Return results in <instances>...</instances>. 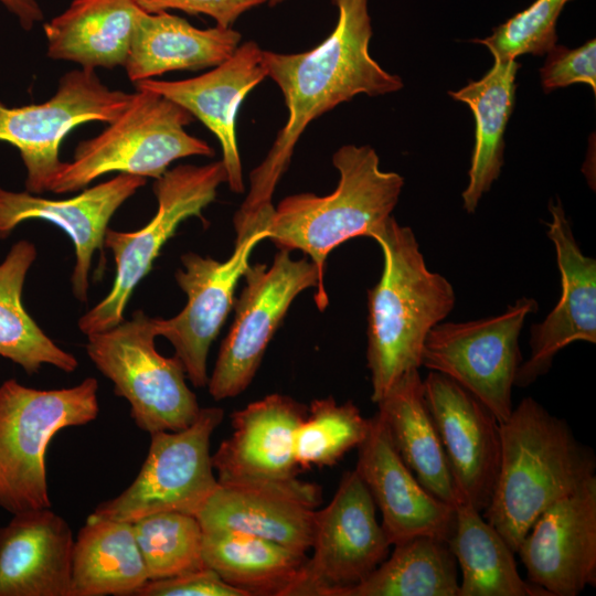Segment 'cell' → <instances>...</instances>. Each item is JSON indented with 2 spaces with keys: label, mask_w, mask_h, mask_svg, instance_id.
<instances>
[{
  "label": "cell",
  "mask_w": 596,
  "mask_h": 596,
  "mask_svg": "<svg viewBox=\"0 0 596 596\" xmlns=\"http://www.w3.org/2000/svg\"><path fill=\"white\" fill-rule=\"evenodd\" d=\"M147 13L180 10L189 14L211 17L216 25L232 28L233 23L246 11L260 6L267 0H134Z\"/></svg>",
  "instance_id": "obj_38"
},
{
  "label": "cell",
  "mask_w": 596,
  "mask_h": 596,
  "mask_svg": "<svg viewBox=\"0 0 596 596\" xmlns=\"http://www.w3.org/2000/svg\"><path fill=\"white\" fill-rule=\"evenodd\" d=\"M373 240L384 258L382 276L368 291L366 360L376 403L403 374L422 366L425 339L456 297L451 284L427 268L409 227L390 216Z\"/></svg>",
  "instance_id": "obj_3"
},
{
  "label": "cell",
  "mask_w": 596,
  "mask_h": 596,
  "mask_svg": "<svg viewBox=\"0 0 596 596\" xmlns=\"http://www.w3.org/2000/svg\"><path fill=\"white\" fill-rule=\"evenodd\" d=\"M517 553L528 581L549 596H576L596 584V476L545 509Z\"/></svg>",
  "instance_id": "obj_16"
},
{
  "label": "cell",
  "mask_w": 596,
  "mask_h": 596,
  "mask_svg": "<svg viewBox=\"0 0 596 596\" xmlns=\"http://www.w3.org/2000/svg\"><path fill=\"white\" fill-rule=\"evenodd\" d=\"M36 258L34 244L17 242L0 263V356L22 366L28 374L51 364L74 372L78 362L38 326L22 304L26 274Z\"/></svg>",
  "instance_id": "obj_31"
},
{
  "label": "cell",
  "mask_w": 596,
  "mask_h": 596,
  "mask_svg": "<svg viewBox=\"0 0 596 596\" xmlns=\"http://www.w3.org/2000/svg\"><path fill=\"white\" fill-rule=\"evenodd\" d=\"M226 171L221 161L203 166L179 164L155 179L158 210L150 222L135 232L107 228L104 246L111 251L116 274L108 295L78 320L86 334L106 331L124 320L129 298L152 268L161 248L191 216L203 220L202 211L212 203Z\"/></svg>",
  "instance_id": "obj_8"
},
{
  "label": "cell",
  "mask_w": 596,
  "mask_h": 596,
  "mask_svg": "<svg viewBox=\"0 0 596 596\" xmlns=\"http://www.w3.org/2000/svg\"><path fill=\"white\" fill-rule=\"evenodd\" d=\"M315 508L284 494L220 486L195 515L202 530L237 531L292 550L311 546Z\"/></svg>",
  "instance_id": "obj_26"
},
{
  "label": "cell",
  "mask_w": 596,
  "mask_h": 596,
  "mask_svg": "<svg viewBox=\"0 0 596 596\" xmlns=\"http://www.w3.org/2000/svg\"><path fill=\"white\" fill-rule=\"evenodd\" d=\"M206 566L246 596H288L308 560L307 552L237 531H203Z\"/></svg>",
  "instance_id": "obj_30"
},
{
  "label": "cell",
  "mask_w": 596,
  "mask_h": 596,
  "mask_svg": "<svg viewBox=\"0 0 596 596\" xmlns=\"http://www.w3.org/2000/svg\"><path fill=\"white\" fill-rule=\"evenodd\" d=\"M223 416L220 407H201L188 427L150 434L147 458L134 482L93 514L131 523L158 512L196 515L219 487L210 444Z\"/></svg>",
  "instance_id": "obj_10"
},
{
  "label": "cell",
  "mask_w": 596,
  "mask_h": 596,
  "mask_svg": "<svg viewBox=\"0 0 596 596\" xmlns=\"http://www.w3.org/2000/svg\"><path fill=\"white\" fill-rule=\"evenodd\" d=\"M141 11L134 0H72L43 25L46 54L82 68L124 67Z\"/></svg>",
  "instance_id": "obj_24"
},
{
  "label": "cell",
  "mask_w": 596,
  "mask_h": 596,
  "mask_svg": "<svg viewBox=\"0 0 596 596\" xmlns=\"http://www.w3.org/2000/svg\"><path fill=\"white\" fill-rule=\"evenodd\" d=\"M0 3L18 19L25 31L44 20L43 10L36 0H0Z\"/></svg>",
  "instance_id": "obj_39"
},
{
  "label": "cell",
  "mask_w": 596,
  "mask_h": 596,
  "mask_svg": "<svg viewBox=\"0 0 596 596\" xmlns=\"http://www.w3.org/2000/svg\"><path fill=\"white\" fill-rule=\"evenodd\" d=\"M98 382L38 390L9 379L0 385V507L14 514L50 508L47 447L61 429L94 421Z\"/></svg>",
  "instance_id": "obj_6"
},
{
  "label": "cell",
  "mask_w": 596,
  "mask_h": 596,
  "mask_svg": "<svg viewBox=\"0 0 596 596\" xmlns=\"http://www.w3.org/2000/svg\"><path fill=\"white\" fill-rule=\"evenodd\" d=\"M148 581L132 523L92 513L74 540L72 596H131Z\"/></svg>",
  "instance_id": "obj_29"
},
{
  "label": "cell",
  "mask_w": 596,
  "mask_h": 596,
  "mask_svg": "<svg viewBox=\"0 0 596 596\" xmlns=\"http://www.w3.org/2000/svg\"><path fill=\"white\" fill-rule=\"evenodd\" d=\"M340 179L333 192L285 198L267 215L264 231L278 249L301 251L324 287L326 260L336 247L359 236L373 238L397 204L404 179L380 169L370 146L345 145L332 156Z\"/></svg>",
  "instance_id": "obj_4"
},
{
  "label": "cell",
  "mask_w": 596,
  "mask_h": 596,
  "mask_svg": "<svg viewBox=\"0 0 596 596\" xmlns=\"http://www.w3.org/2000/svg\"><path fill=\"white\" fill-rule=\"evenodd\" d=\"M148 579H160L206 566L202 528L195 515L158 512L132 523Z\"/></svg>",
  "instance_id": "obj_34"
},
{
  "label": "cell",
  "mask_w": 596,
  "mask_h": 596,
  "mask_svg": "<svg viewBox=\"0 0 596 596\" xmlns=\"http://www.w3.org/2000/svg\"><path fill=\"white\" fill-rule=\"evenodd\" d=\"M391 546L369 489L355 469L347 471L331 501L315 511L312 554L288 596H340L370 575Z\"/></svg>",
  "instance_id": "obj_13"
},
{
  "label": "cell",
  "mask_w": 596,
  "mask_h": 596,
  "mask_svg": "<svg viewBox=\"0 0 596 596\" xmlns=\"http://www.w3.org/2000/svg\"><path fill=\"white\" fill-rule=\"evenodd\" d=\"M146 182L147 179L142 177L119 173L63 200L0 188V237H8L20 223L28 220L47 221L62 228L72 240L75 249L71 277L73 294L76 299L86 302L92 258L96 251L104 257L108 223L124 202Z\"/></svg>",
  "instance_id": "obj_18"
},
{
  "label": "cell",
  "mask_w": 596,
  "mask_h": 596,
  "mask_svg": "<svg viewBox=\"0 0 596 596\" xmlns=\"http://www.w3.org/2000/svg\"><path fill=\"white\" fill-rule=\"evenodd\" d=\"M425 400L457 488L480 512L500 464V423L471 393L438 372L423 380Z\"/></svg>",
  "instance_id": "obj_17"
},
{
  "label": "cell",
  "mask_w": 596,
  "mask_h": 596,
  "mask_svg": "<svg viewBox=\"0 0 596 596\" xmlns=\"http://www.w3.org/2000/svg\"><path fill=\"white\" fill-rule=\"evenodd\" d=\"M547 237L556 252L562 295L555 308L530 331V355L514 380L526 387L549 372L554 356L575 341L596 343V262L581 251L560 202H550Z\"/></svg>",
  "instance_id": "obj_19"
},
{
  "label": "cell",
  "mask_w": 596,
  "mask_h": 596,
  "mask_svg": "<svg viewBox=\"0 0 596 596\" xmlns=\"http://www.w3.org/2000/svg\"><path fill=\"white\" fill-rule=\"evenodd\" d=\"M454 508L447 544L461 574L458 596H549L520 576L515 552L461 492Z\"/></svg>",
  "instance_id": "obj_28"
},
{
  "label": "cell",
  "mask_w": 596,
  "mask_h": 596,
  "mask_svg": "<svg viewBox=\"0 0 596 596\" xmlns=\"http://www.w3.org/2000/svg\"><path fill=\"white\" fill-rule=\"evenodd\" d=\"M153 318L137 310L130 320L87 336L86 351L95 366L114 384L117 396L130 405L135 424L149 434L179 430L200 413L195 394L174 355H161Z\"/></svg>",
  "instance_id": "obj_7"
},
{
  "label": "cell",
  "mask_w": 596,
  "mask_h": 596,
  "mask_svg": "<svg viewBox=\"0 0 596 596\" xmlns=\"http://www.w3.org/2000/svg\"><path fill=\"white\" fill-rule=\"evenodd\" d=\"M281 1H285V0H267V2H269L272 6L277 4Z\"/></svg>",
  "instance_id": "obj_40"
},
{
  "label": "cell",
  "mask_w": 596,
  "mask_h": 596,
  "mask_svg": "<svg viewBox=\"0 0 596 596\" xmlns=\"http://www.w3.org/2000/svg\"><path fill=\"white\" fill-rule=\"evenodd\" d=\"M264 238L265 233L259 231L237 234L234 251L224 262L195 253L181 256L184 268L177 270L175 280L188 297L187 305L177 316L153 318V322L157 336L172 344L195 387L207 384L211 344L234 305V291L249 265V255Z\"/></svg>",
  "instance_id": "obj_15"
},
{
  "label": "cell",
  "mask_w": 596,
  "mask_h": 596,
  "mask_svg": "<svg viewBox=\"0 0 596 596\" xmlns=\"http://www.w3.org/2000/svg\"><path fill=\"white\" fill-rule=\"evenodd\" d=\"M131 95L110 89L95 70L81 67L65 73L54 95L41 104L8 107L0 102V141L19 150L26 169V191H47L62 163L61 142L71 130L91 121L111 123L126 109Z\"/></svg>",
  "instance_id": "obj_14"
},
{
  "label": "cell",
  "mask_w": 596,
  "mask_h": 596,
  "mask_svg": "<svg viewBox=\"0 0 596 596\" xmlns=\"http://www.w3.org/2000/svg\"><path fill=\"white\" fill-rule=\"evenodd\" d=\"M500 464L483 518L517 553L539 515L595 476L593 449L533 397L500 423Z\"/></svg>",
  "instance_id": "obj_2"
},
{
  "label": "cell",
  "mask_w": 596,
  "mask_h": 596,
  "mask_svg": "<svg viewBox=\"0 0 596 596\" xmlns=\"http://www.w3.org/2000/svg\"><path fill=\"white\" fill-rule=\"evenodd\" d=\"M571 0H535L525 10L493 29L485 39H476L488 47L494 60H515L519 55H543L556 45V22Z\"/></svg>",
  "instance_id": "obj_35"
},
{
  "label": "cell",
  "mask_w": 596,
  "mask_h": 596,
  "mask_svg": "<svg viewBox=\"0 0 596 596\" xmlns=\"http://www.w3.org/2000/svg\"><path fill=\"white\" fill-rule=\"evenodd\" d=\"M308 406L283 394H269L231 415L232 435L212 455L220 486L270 491L312 508L321 488L298 478L294 435Z\"/></svg>",
  "instance_id": "obj_12"
},
{
  "label": "cell",
  "mask_w": 596,
  "mask_h": 596,
  "mask_svg": "<svg viewBox=\"0 0 596 596\" xmlns=\"http://www.w3.org/2000/svg\"><path fill=\"white\" fill-rule=\"evenodd\" d=\"M240 42L241 34L232 28L199 29L169 12L141 11L124 68L136 84L171 71L215 67Z\"/></svg>",
  "instance_id": "obj_23"
},
{
  "label": "cell",
  "mask_w": 596,
  "mask_h": 596,
  "mask_svg": "<svg viewBox=\"0 0 596 596\" xmlns=\"http://www.w3.org/2000/svg\"><path fill=\"white\" fill-rule=\"evenodd\" d=\"M243 278L245 286L234 302L233 322L206 384L215 401L237 396L248 387L268 343L300 292L316 288L315 302L320 311L329 304L311 260L292 259L285 249H279L270 267L248 265Z\"/></svg>",
  "instance_id": "obj_9"
},
{
  "label": "cell",
  "mask_w": 596,
  "mask_h": 596,
  "mask_svg": "<svg viewBox=\"0 0 596 596\" xmlns=\"http://www.w3.org/2000/svg\"><path fill=\"white\" fill-rule=\"evenodd\" d=\"M533 298H519L498 316L467 322H439L427 334L422 366L451 379L498 419L512 412V387L522 362L519 337Z\"/></svg>",
  "instance_id": "obj_11"
},
{
  "label": "cell",
  "mask_w": 596,
  "mask_h": 596,
  "mask_svg": "<svg viewBox=\"0 0 596 596\" xmlns=\"http://www.w3.org/2000/svg\"><path fill=\"white\" fill-rule=\"evenodd\" d=\"M370 418L352 402L339 404L332 396L311 402L294 435V457L300 470L336 465L365 439Z\"/></svg>",
  "instance_id": "obj_33"
},
{
  "label": "cell",
  "mask_w": 596,
  "mask_h": 596,
  "mask_svg": "<svg viewBox=\"0 0 596 596\" xmlns=\"http://www.w3.org/2000/svg\"><path fill=\"white\" fill-rule=\"evenodd\" d=\"M73 546L50 508L14 513L0 528V596H72Z\"/></svg>",
  "instance_id": "obj_22"
},
{
  "label": "cell",
  "mask_w": 596,
  "mask_h": 596,
  "mask_svg": "<svg viewBox=\"0 0 596 596\" xmlns=\"http://www.w3.org/2000/svg\"><path fill=\"white\" fill-rule=\"evenodd\" d=\"M135 596H246L227 584L211 567L204 566L175 576L150 579Z\"/></svg>",
  "instance_id": "obj_37"
},
{
  "label": "cell",
  "mask_w": 596,
  "mask_h": 596,
  "mask_svg": "<svg viewBox=\"0 0 596 596\" xmlns=\"http://www.w3.org/2000/svg\"><path fill=\"white\" fill-rule=\"evenodd\" d=\"M376 404L397 453L419 483L454 507L460 492L428 409L418 369L403 374Z\"/></svg>",
  "instance_id": "obj_25"
},
{
  "label": "cell",
  "mask_w": 596,
  "mask_h": 596,
  "mask_svg": "<svg viewBox=\"0 0 596 596\" xmlns=\"http://www.w3.org/2000/svg\"><path fill=\"white\" fill-rule=\"evenodd\" d=\"M519 67L515 60H494L492 67L480 79L449 92L454 99L469 106L476 123L468 184L461 194L468 213L475 212L481 196L501 172L504 131L514 107Z\"/></svg>",
  "instance_id": "obj_27"
},
{
  "label": "cell",
  "mask_w": 596,
  "mask_h": 596,
  "mask_svg": "<svg viewBox=\"0 0 596 596\" xmlns=\"http://www.w3.org/2000/svg\"><path fill=\"white\" fill-rule=\"evenodd\" d=\"M193 118L164 96L137 88L115 120L97 136L81 141L72 161H62L47 191L76 192L109 172L158 179L175 160L212 157L211 146L185 130Z\"/></svg>",
  "instance_id": "obj_5"
},
{
  "label": "cell",
  "mask_w": 596,
  "mask_h": 596,
  "mask_svg": "<svg viewBox=\"0 0 596 596\" xmlns=\"http://www.w3.org/2000/svg\"><path fill=\"white\" fill-rule=\"evenodd\" d=\"M338 22L331 34L310 51L284 54L263 50L267 76L280 88L288 118L265 159L249 174V190L234 216V227L247 226L273 209L275 189L290 164L307 126L359 94L385 95L403 82L370 55L372 38L368 0H332Z\"/></svg>",
  "instance_id": "obj_1"
},
{
  "label": "cell",
  "mask_w": 596,
  "mask_h": 596,
  "mask_svg": "<svg viewBox=\"0 0 596 596\" xmlns=\"http://www.w3.org/2000/svg\"><path fill=\"white\" fill-rule=\"evenodd\" d=\"M265 77L263 49L246 41L227 60L200 76L181 81L150 78L135 85L164 96L202 121L220 141L226 183L234 193H243L236 117L243 99Z\"/></svg>",
  "instance_id": "obj_21"
},
{
  "label": "cell",
  "mask_w": 596,
  "mask_h": 596,
  "mask_svg": "<svg viewBox=\"0 0 596 596\" xmlns=\"http://www.w3.org/2000/svg\"><path fill=\"white\" fill-rule=\"evenodd\" d=\"M541 84L545 93L572 84H587L596 92V41L568 49L555 45L547 52L540 70Z\"/></svg>",
  "instance_id": "obj_36"
},
{
  "label": "cell",
  "mask_w": 596,
  "mask_h": 596,
  "mask_svg": "<svg viewBox=\"0 0 596 596\" xmlns=\"http://www.w3.org/2000/svg\"><path fill=\"white\" fill-rule=\"evenodd\" d=\"M393 546L370 575L340 596H458L459 570L446 541L417 536Z\"/></svg>",
  "instance_id": "obj_32"
},
{
  "label": "cell",
  "mask_w": 596,
  "mask_h": 596,
  "mask_svg": "<svg viewBox=\"0 0 596 596\" xmlns=\"http://www.w3.org/2000/svg\"><path fill=\"white\" fill-rule=\"evenodd\" d=\"M368 436L358 447L355 471L382 514V528L392 545L417 536L448 541L455 508L433 496L397 453L376 413Z\"/></svg>",
  "instance_id": "obj_20"
}]
</instances>
